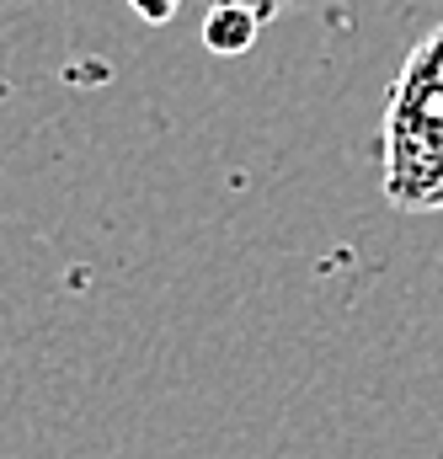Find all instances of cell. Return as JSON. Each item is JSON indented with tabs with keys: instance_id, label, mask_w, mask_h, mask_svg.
Listing matches in <instances>:
<instances>
[{
	"instance_id": "cell-1",
	"label": "cell",
	"mask_w": 443,
	"mask_h": 459,
	"mask_svg": "<svg viewBox=\"0 0 443 459\" xmlns=\"http://www.w3.org/2000/svg\"><path fill=\"white\" fill-rule=\"evenodd\" d=\"M385 193L395 209H443V27L395 81L385 117Z\"/></svg>"
},
{
	"instance_id": "cell-2",
	"label": "cell",
	"mask_w": 443,
	"mask_h": 459,
	"mask_svg": "<svg viewBox=\"0 0 443 459\" xmlns=\"http://www.w3.org/2000/svg\"><path fill=\"white\" fill-rule=\"evenodd\" d=\"M256 32H262V22H256L251 11H240V5H214L209 22H204L209 54H246V48L256 43Z\"/></svg>"
},
{
	"instance_id": "cell-3",
	"label": "cell",
	"mask_w": 443,
	"mask_h": 459,
	"mask_svg": "<svg viewBox=\"0 0 443 459\" xmlns=\"http://www.w3.org/2000/svg\"><path fill=\"white\" fill-rule=\"evenodd\" d=\"M128 5H134V16L150 22V27H161V22L177 16V0H128Z\"/></svg>"
},
{
	"instance_id": "cell-4",
	"label": "cell",
	"mask_w": 443,
	"mask_h": 459,
	"mask_svg": "<svg viewBox=\"0 0 443 459\" xmlns=\"http://www.w3.org/2000/svg\"><path fill=\"white\" fill-rule=\"evenodd\" d=\"M214 5H240V11H251L256 22H273L278 11H289L294 0H214Z\"/></svg>"
}]
</instances>
